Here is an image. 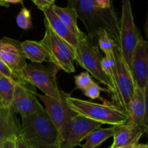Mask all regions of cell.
<instances>
[{
    "label": "cell",
    "instance_id": "10",
    "mask_svg": "<svg viewBox=\"0 0 148 148\" xmlns=\"http://www.w3.org/2000/svg\"><path fill=\"white\" fill-rule=\"evenodd\" d=\"M33 86L29 83L15 84L12 111L21 117L27 116L42 110Z\"/></svg>",
    "mask_w": 148,
    "mask_h": 148
},
{
    "label": "cell",
    "instance_id": "21",
    "mask_svg": "<svg viewBox=\"0 0 148 148\" xmlns=\"http://www.w3.org/2000/svg\"><path fill=\"white\" fill-rule=\"evenodd\" d=\"M15 83L4 76L0 77V107L11 108Z\"/></svg>",
    "mask_w": 148,
    "mask_h": 148
},
{
    "label": "cell",
    "instance_id": "15",
    "mask_svg": "<svg viewBox=\"0 0 148 148\" xmlns=\"http://www.w3.org/2000/svg\"><path fill=\"white\" fill-rule=\"evenodd\" d=\"M148 87L144 91L134 89L129 108L128 123L144 127L147 130Z\"/></svg>",
    "mask_w": 148,
    "mask_h": 148
},
{
    "label": "cell",
    "instance_id": "29",
    "mask_svg": "<svg viewBox=\"0 0 148 148\" xmlns=\"http://www.w3.org/2000/svg\"><path fill=\"white\" fill-rule=\"evenodd\" d=\"M39 10H42L43 9L49 7L54 4V1L56 0H31Z\"/></svg>",
    "mask_w": 148,
    "mask_h": 148
},
{
    "label": "cell",
    "instance_id": "3",
    "mask_svg": "<svg viewBox=\"0 0 148 148\" xmlns=\"http://www.w3.org/2000/svg\"><path fill=\"white\" fill-rule=\"evenodd\" d=\"M66 101L69 108L76 114L102 124L116 126L126 124L129 121L128 114L116 106L96 103L73 98L69 93Z\"/></svg>",
    "mask_w": 148,
    "mask_h": 148
},
{
    "label": "cell",
    "instance_id": "24",
    "mask_svg": "<svg viewBox=\"0 0 148 148\" xmlns=\"http://www.w3.org/2000/svg\"><path fill=\"white\" fill-rule=\"evenodd\" d=\"M17 26L23 30H28L32 27L31 14L28 9L23 7L16 17Z\"/></svg>",
    "mask_w": 148,
    "mask_h": 148
},
{
    "label": "cell",
    "instance_id": "18",
    "mask_svg": "<svg viewBox=\"0 0 148 148\" xmlns=\"http://www.w3.org/2000/svg\"><path fill=\"white\" fill-rule=\"evenodd\" d=\"M55 14L59 17V18L63 22L65 25L72 31L78 39L81 40L86 36V35L81 31L77 25V16L76 12L72 7L67 6L66 7H61L56 4L51 6Z\"/></svg>",
    "mask_w": 148,
    "mask_h": 148
},
{
    "label": "cell",
    "instance_id": "32",
    "mask_svg": "<svg viewBox=\"0 0 148 148\" xmlns=\"http://www.w3.org/2000/svg\"><path fill=\"white\" fill-rule=\"evenodd\" d=\"M4 3L7 4H23V1L24 0H2Z\"/></svg>",
    "mask_w": 148,
    "mask_h": 148
},
{
    "label": "cell",
    "instance_id": "28",
    "mask_svg": "<svg viewBox=\"0 0 148 148\" xmlns=\"http://www.w3.org/2000/svg\"><path fill=\"white\" fill-rule=\"evenodd\" d=\"M14 145L15 148H32L31 146L22 136L20 132L14 136Z\"/></svg>",
    "mask_w": 148,
    "mask_h": 148
},
{
    "label": "cell",
    "instance_id": "11",
    "mask_svg": "<svg viewBox=\"0 0 148 148\" xmlns=\"http://www.w3.org/2000/svg\"><path fill=\"white\" fill-rule=\"evenodd\" d=\"M130 70L134 87L144 91L148 87V43L143 38L133 52Z\"/></svg>",
    "mask_w": 148,
    "mask_h": 148
},
{
    "label": "cell",
    "instance_id": "37",
    "mask_svg": "<svg viewBox=\"0 0 148 148\" xmlns=\"http://www.w3.org/2000/svg\"><path fill=\"white\" fill-rule=\"evenodd\" d=\"M1 75H0V77H1Z\"/></svg>",
    "mask_w": 148,
    "mask_h": 148
},
{
    "label": "cell",
    "instance_id": "38",
    "mask_svg": "<svg viewBox=\"0 0 148 148\" xmlns=\"http://www.w3.org/2000/svg\"><path fill=\"white\" fill-rule=\"evenodd\" d=\"M110 148H111V147H110Z\"/></svg>",
    "mask_w": 148,
    "mask_h": 148
},
{
    "label": "cell",
    "instance_id": "13",
    "mask_svg": "<svg viewBox=\"0 0 148 148\" xmlns=\"http://www.w3.org/2000/svg\"><path fill=\"white\" fill-rule=\"evenodd\" d=\"M68 95L69 93H66L62 90V100L59 101L47 95L36 93L38 98H40L44 103L45 110L58 131L66 121L77 114L66 103V98Z\"/></svg>",
    "mask_w": 148,
    "mask_h": 148
},
{
    "label": "cell",
    "instance_id": "17",
    "mask_svg": "<svg viewBox=\"0 0 148 148\" xmlns=\"http://www.w3.org/2000/svg\"><path fill=\"white\" fill-rule=\"evenodd\" d=\"M20 131V123L11 108L0 107V143L14 137Z\"/></svg>",
    "mask_w": 148,
    "mask_h": 148
},
{
    "label": "cell",
    "instance_id": "35",
    "mask_svg": "<svg viewBox=\"0 0 148 148\" xmlns=\"http://www.w3.org/2000/svg\"><path fill=\"white\" fill-rule=\"evenodd\" d=\"M10 4H7L6 3H4L2 0H0V6H2V7H8Z\"/></svg>",
    "mask_w": 148,
    "mask_h": 148
},
{
    "label": "cell",
    "instance_id": "33",
    "mask_svg": "<svg viewBox=\"0 0 148 148\" xmlns=\"http://www.w3.org/2000/svg\"><path fill=\"white\" fill-rule=\"evenodd\" d=\"M32 148H60V147L59 146V145H50L35 146V147H33Z\"/></svg>",
    "mask_w": 148,
    "mask_h": 148
},
{
    "label": "cell",
    "instance_id": "5",
    "mask_svg": "<svg viewBox=\"0 0 148 148\" xmlns=\"http://www.w3.org/2000/svg\"><path fill=\"white\" fill-rule=\"evenodd\" d=\"M59 70V68L52 63L48 65L27 64L20 72V76L32 86L38 88L43 95L60 101L62 90L59 89L56 81V74Z\"/></svg>",
    "mask_w": 148,
    "mask_h": 148
},
{
    "label": "cell",
    "instance_id": "27",
    "mask_svg": "<svg viewBox=\"0 0 148 148\" xmlns=\"http://www.w3.org/2000/svg\"><path fill=\"white\" fill-rule=\"evenodd\" d=\"M101 90H104V89L101 88L98 84H97L95 81H93L91 85H90L86 89L84 90L83 92L85 96L90 98V99L94 100L100 98V94H101Z\"/></svg>",
    "mask_w": 148,
    "mask_h": 148
},
{
    "label": "cell",
    "instance_id": "2",
    "mask_svg": "<svg viewBox=\"0 0 148 148\" xmlns=\"http://www.w3.org/2000/svg\"><path fill=\"white\" fill-rule=\"evenodd\" d=\"M20 132L32 147L59 144V131L44 108L21 117Z\"/></svg>",
    "mask_w": 148,
    "mask_h": 148
},
{
    "label": "cell",
    "instance_id": "16",
    "mask_svg": "<svg viewBox=\"0 0 148 148\" xmlns=\"http://www.w3.org/2000/svg\"><path fill=\"white\" fill-rule=\"evenodd\" d=\"M44 14V20L49 24L51 28L59 37L63 39L75 51L79 40L64 23L55 14L51 7H46L41 10Z\"/></svg>",
    "mask_w": 148,
    "mask_h": 148
},
{
    "label": "cell",
    "instance_id": "22",
    "mask_svg": "<svg viewBox=\"0 0 148 148\" xmlns=\"http://www.w3.org/2000/svg\"><path fill=\"white\" fill-rule=\"evenodd\" d=\"M96 39L98 48L103 52L106 56L114 55V48L117 43L105 30H100L97 32Z\"/></svg>",
    "mask_w": 148,
    "mask_h": 148
},
{
    "label": "cell",
    "instance_id": "34",
    "mask_svg": "<svg viewBox=\"0 0 148 148\" xmlns=\"http://www.w3.org/2000/svg\"><path fill=\"white\" fill-rule=\"evenodd\" d=\"M134 148H148L147 144H138Z\"/></svg>",
    "mask_w": 148,
    "mask_h": 148
},
{
    "label": "cell",
    "instance_id": "6",
    "mask_svg": "<svg viewBox=\"0 0 148 148\" xmlns=\"http://www.w3.org/2000/svg\"><path fill=\"white\" fill-rule=\"evenodd\" d=\"M43 21L46 30L40 42L46 49L51 63L67 73H73L75 72V51L52 30L44 20Z\"/></svg>",
    "mask_w": 148,
    "mask_h": 148
},
{
    "label": "cell",
    "instance_id": "31",
    "mask_svg": "<svg viewBox=\"0 0 148 148\" xmlns=\"http://www.w3.org/2000/svg\"><path fill=\"white\" fill-rule=\"evenodd\" d=\"M3 148H15L14 145V136L2 143Z\"/></svg>",
    "mask_w": 148,
    "mask_h": 148
},
{
    "label": "cell",
    "instance_id": "25",
    "mask_svg": "<svg viewBox=\"0 0 148 148\" xmlns=\"http://www.w3.org/2000/svg\"><path fill=\"white\" fill-rule=\"evenodd\" d=\"M0 75L5 77L8 78L11 81H12L15 84H23L26 83L27 82L20 78L17 75H16L0 59Z\"/></svg>",
    "mask_w": 148,
    "mask_h": 148
},
{
    "label": "cell",
    "instance_id": "26",
    "mask_svg": "<svg viewBox=\"0 0 148 148\" xmlns=\"http://www.w3.org/2000/svg\"><path fill=\"white\" fill-rule=\"evenodd\" d=\"M93 80L88 72H82L79 75L75 76V82L77 89L82 90V91L86 89L92 83Z\"/></svg>",
    "mask_w": 148,
    "mask_h": 148
},
{
    "label": "cell",
    "instance_id": "36",
    "mask_svg": "<svg viewBox=\"0 0 148 148\" xmlns=\"http://www.w3.org/2000/svg\"><path fill=\"white\" fill-rule=\"evenodd\" d=\"M0 148H3V145H2V143H0Z\"/></svg>",
    "mask_w": 148,
    "mask_h": 148
},
{
    "label": "cell",
    "instance_id": "20",
    "mask_svg": "<svg viewBox=\"0 0 148 148\" xmlns=\"http://www.w3.org/2000/svg\"><path fill=\"white\" fill-rule=\"evenodd\" d=\"M114 134V127L98 128L90 133L85 138V143L82 148H96L102 145L106 140L112 137Z\"/></svg>",
    "mask_w": 148,
    "mask_h": 148
},
{
    "label": "cell",
    "instance_id": "7",
    "mask_svg": "<svg viewBox=\"0 0 148 148\" xmlns=\"http://www.w3.org/2000/svg\"><path fill=\"white\" fill-rule=\"evenodd\" d=\"M121 19L119 20V36L118 46L121 55L130 69L132 56L137 43L142 38L133 17L130 0H121Z\"/></svg>",
    "mask_w": 148,
    "mask_h": 148
},
{
    "label": "cell",
    "instance_id": "12",
    "mask_svg": "<svg viewBox=\"0 0 148 148\" xmlns=\"http://www.w3.org/2000/svg\"><path fill=\"white\" fill-rule=\"evenodd\" d=\"M0 59L20 77V72L27 64L21 42L8 37L0 39Z\"/></svg>",
    "mask_w": 148,
    "mask_h": 148
},
{
    "label": "cell",
    "instance_id": "1",
    "mask_svg": "<svg viewBox=\"0 0 148 148\" xmlns=\"http://www.w3.org/2000/svg\"><path fill=\"white\" fill-rule=\"evenodd\" d=\"M68 5L76 12L77 18L86 28L87 36L96 38L100 30H105L118 44L119 20L114 7L103 9L95 5L94 0H67Z\"/></svg>",
    "mask_w": 148,
    "mask_h": 148
},
{
    "label": "cell",
    "instance_id": "9",
    "mask_svg": "<svg viewBox=\"0 0 148 148\" xmlns=\"http://www.w3.org/2000/svg\"><path fill=\"white\" fill-rule=\"evenodd\" d=\"M102 124L77 114L66 121L59 130V146L60 148H75L81 145L82 140L93 130L100 128Z\"/></svg>",
    "mask_w": 148,
    "mask_h": 148
},
{
    "label": "cell",
    "instance_id": "23",
    "mask_svg": "<svg viewBox=\"0 0 148 148\" xmlns=\"http://www.w3.org/2000/svg\"><path fill=\"white\" fill-rule=\"evenodd\" d=\"M102 69L107 77L108 78L113 86H114V69H115V60L114 55L108 56H104L101 60ZM116 90V89H115Z\"/></svg>",
    "mask_w": 148,
    "mask_h": 148
},
{
    "label": "cell",
    "instance_id": "19",
    "mask_svg": "<svg viewBox=\"0 0 148 148\" xmlns=\"http://www.w3.org/2000/svg\"><path fill=\"white\" fill-rule=\"evenodd\" d=\"M21 45L25 59L33 63L41 64L44 62L51 63L50 58L40 41L27 40L22 42Z\"/></svg>",
    "mask_w": 148,
    "mask_h": 148
},
{
    "label": "cell",
    "instance_id": "8",
    "mask_svg": "<svg viewBox=\"0 0 148 148\" xmlns=\"http://www.w3.org/2000/svg\"><path fill=\"white\" fill-rule=\"evenodd\" d=\"M114 56L115 60L114 86L116 89L114 98L118 102L120 108L128 114L135 87L130 69L121 55L118 44L114 48Z\"/></svg>",
    "mask_w": 148,
    "mask_h": 148
},
{
    "label": "cell",
    "instance_id": "30",
    "mask_svg": "<svg viewBox=\"0 0 148 148\" xmlns=\"http://www.w3.org/2000/svg\"><path fill=\"white\" fill-rule=\"evenodd\" d=\"M95 5L103 9H108L112 7L111 0H94Z\"/></svg>",
    "mask_w": 148,
    "mask_h": 148
},
{
    "label": "cell",
    "instance_id": "14",
    "mask_svg": "<svg viewBox=\"0 0 148 148\" xmlns=\"http://www.w3.org/2000/svg\"><path fill=\"white\" fill-rule=\"evenodd\" d=\"M114 141L111 148H134L147 130L144 127L127 122L114 126Z\"/></svg>",
    "mask_w": 148,
    "mask_h": 148
},
{
    "label": "cell",
    "instance_id": "4",
    "mask_svg": "<svg viewBox=\"0 0 148 148\" xmlns=\"http://www.w3.org/2000/svg\"><path fill=\"white\" fill-rule=\"evenodd\" d=\"M102 58L99 48L96 44V38H92L86 35L82 40H79L75 49V60L100 83L106 86L115 97V88L102 69Z\"/></svg>",
    "mask_w": 148,
    "mask_h": 148
}]
</instances>
